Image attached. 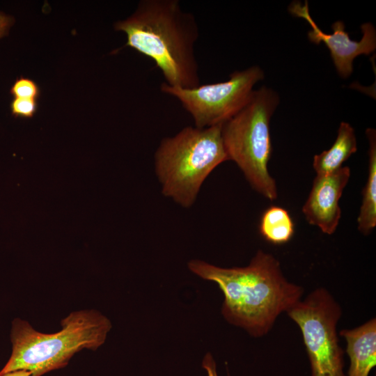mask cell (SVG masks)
<instances>
[{
    "label": "cell",
    "mask_w": 376,
    "mask_h": 376,
    "mask_svg": "<svg viewBox=\"0 0 376 376\" xmlns=\"http://www.w3.org/2000/svg\"><path fill=\"white\" fill-rule=\"evenodd\" d=\"M286 313L300 329L311 376H347L337 334L342 308L331 292L318 288Z\"/></svg>",
    "instance_id": "6"
},
{
    "label": "cell",
    "mask_w": 376,
    "mask_h": 376,
    "mask_svg": "<svg viewBox=\"0 0 376 376\" xmlns=\"http://www.w3.org/2000/svg\"><path fill=\"white\" fill-rule=\"evenodd\" d=\"M289 12L294 16L304 19L310 24L311 29L308 32V38L311 42L319 45L324 42L329 49L330 56L339 76L349 77L353 72V61L361 54L369 55L376 49V31L370 22L361 26L363 36L359 41L352 40L345 30L342 21H336L331 25L333 33L327 34L323 32L311 17L308 3L292 1L289 6Z\"/></svg>",
    "instance_id": "8"
},
{
    "label": "cell",
    "mask_w": 376,
    "mask_h": 376,
    "mask_svg": "<svg viewBox=\"0 0 376 376\" xmlns=\"http://www.w3.org/2000/svg\"><path fill=\"white\" fill-rule=\"evenodd\" d=\"M264 77L263 70L253 65L233 72L225 81L193 88L171 86L164 82L160 90L181 103L195 127L205 128L222 125L238 113L249 101L255 84Z\"/></svg>",
    "instance_id": "7"
},
{
    "label": "cell",
    "mask_w": 376,
    "mask_h": 376,
    "mask_svg": "<svg viewBox=\"0 0 376 376\" xmlns=\"http://www.w3.org/2000/svg\"><path fill=\"white\" fill-rule=\"evenodd\" d=\"M10 93L15 98L36 100L40 95V88L33 80L22 77L15 81L10 88Z\"/></svg>",
    "instance_id": "14"
},
{
    "label": "cell",
    "mask_w": 376,
    "mask_h": 376,
    "mask_svg": "<svg viewBox=\"0 0 376 376\" xmlns=\"http://www.w3.org/2000/svg\"><path fill=\"white\" fill-rule=\"evenodd\" d=\"M350 169L343 166L326 175H316L302 212L311 225L325 234L335 233L341 217L339 201L350 178Z\"/></svg>",
    "instance_id": "9"
},
{
    "label": "cell",
    "mask_w": 376,
    "mask_h": 376,
    "mask_svg": "<svg viewBox=\"0 0 376 376\" xmlns=\"http://www.w3.org/2000/svg\"><path fill=\"white\" fill-rule=\"evenodd\" d=\"M259 230L263 237L273 244L289 242L295 233L293 220L285 208L272 205L263 214Z\"/></svg>",
    "instance_id": "13"
},
{
    "label": "cell",
    "mask_w": 376,
    "mask_h": 376,
    "mask_svg": "<svg viewBox=\"0 0 376 376\" xmlns=\"http://www.w3.org/2000/svg\"><path fill=\"white\" fill-rule=\"evenodd\" d=\"M61 329L54 334L35 330L22 319L12 323V353L0 370H25L31 376H42L65 368L70 359L83 349L96 350L104 343L111 328L109 320L95 310L73 311L61 322Z\"/></svg>",
    "instance_id": "3"
},
{
    "label": "cell",
    "mask_w": 376,
    "mask_h": 376,
    "mask_svg": "<svg viewBox=\"0 0 376 376\" xmlns=\"http://www.w3.org/2000/svg\"><path fill=\"white\" fill-rule=\"evenodd\" d=\"M279 104L278 93L263 86L253 90L244 107L221 125L228 160L237 165L256 191L272 201L278 191L268 170L272 152L269 123Z\"/></svg>",
    "instance_id": "5"
},
{
    "label": "cell",
    "mask_w": 376,
    "mask_h": 376,
    "mask_svg": "<svg viewBox=\"0 0 376 376\" xmlns=\"http://www.w3.org/2000/svg\"><path fill=\"white\" fill-rule=\"evenodd\" d=\"M368 140V173L362 191V201L357 218L358 230L369 235L376 226V132L373 128L366 131Z\"/></svg>",
    "instance_id": "12"
},
{
    "label": "cell",
    "mask_w": 376,
    "mask_h": 376,
    "mask_svg": "<svg viewBox=\"0 0 376 376\" xmlns=\"http://www.w3.org/2000/svg\"><path fill=\"white\" fill-rule=\"evenodd\" d=\"M350 359L347 376H368L376 365V319L373 318L353 329H343Z\"/></svg>",
    "instance_id": "10"
},
{
    "label": "cell",
    "mask_w": 376,
    "mask_h": 376,
    "mask_svg": "<svg viewBox=\"0 0 376 376\" xmlns=\"http://www.w3.org/2000/svg\"><path fill=\"white\" fill-rule=\"evenodd\" d=\"M202 366L206 370L207 376H218L215 361L210 353L205 356Z\"/></svg>",
    "instance_id": "16"
},
{
    "label": "cell",
    "mask_w": 376,
    "mask_h": 376,
    "mask_svg": "<svg viewBox=\"0 0 376 376\" xmlns=\"http://www.w3.org/2000/svg\"><path fill=\"white\" fill-rule=\"evenodd\" d=\"M37 109L38 102L34 99L15 98L10 104L12 114L16 117L31 118Z\"/></svg>",
    "instance_id": "15"
},
{
    "label": "cell",
    "mask_w": 376,
    "mask_h": 376,
    "mask_svg": "<svg viewBox=\"0 0 376 376\" xmlns=\"http://www.w3.org/2000/svg\"><path fill=\"white\" fill-rule=\"evenodd\" d=\"M188 267L201 278L218 285L224 296V318L256 338L267 335L278 317L304 293L301 286L285 277L280 262L262 250L245 267L224 268L199 260L190 261Z\"/></svg>",
    "instance_id": "1"
},
{
    "label": "cell",
    "mask_w": 376,
    "mask_h": 376,
    "mask_svg": "<svg viewBox=\"0 0 376 376\" xmlns=\"http://www.w3.org/2000/svg\"><path fill=\"white\" fill-rule=\"evenodd\" d=\"M357 150L354 128L346 122H341L333 145L327 150L313 157V168L316 175H329L340 169L343 163Z\"/></svg>",
    "instance_id": "11"
},
{
    "label": "cell",
    "mask_w": 376,
    "mask_h": 376,
    "mask_svg": "<svg viewBox=\"0 0 376 376\" xmlns=\"http://www.w3.org/2000/svg\"><path fill=\"white\" fill-rule=\"evenodd\" d=\"M154 159L162 194L184 207L191 206L207 177L228 160L221 125L184 127L161 141Z\"/></svg>",
    "instance_id": "4"
},
{
    "label": "cell",
    "mask_w": 376,
    "mask_h": 376,
    "mask_svg": "<svg viewBox=\"0 0 376 376\" xmlns=\"http://www.w3.org/2000/svg\"><path fill=\"white\" fill-rule=\"evenodd\" d=\"M1 376H31V373L25 370H18L8 372Z\"/></svg>",
    "instance_id": "18"
},
{
    "label": "cell",
    "mask_w": 376,
    "mask_h": 376,
    "mask_svg": "<svg viewBox=\"0 0 376 376\" xmlns=\"http://www.w3.org/2000/svg\"><path fill=\"white\" fill-rule=\"evenodd\" d=\"M13 22L10 17L0 13V38L6 34L9 27Z\"/></svg>",
    "instance_id": "17"
},
{
    "label": "cell",
    "mask_w": 376,
    "mask_h": 376,
    "mask_svg": "<svg viewBox=\"0 0 376 376\" xmlns=\"http://www.w3.org/2000/svg\"><path fill=\"white\" fill-rule=\"evenodd\" d=\"M114 28L125 33V46L153 61L166 84L180 88L201 84L194 52L198 24L178 0H141Z\"/></svg>",
    "instance_id": "2"
}]
</instances>
